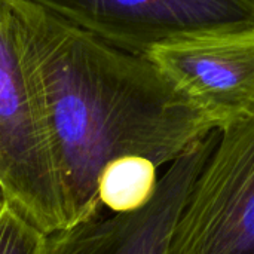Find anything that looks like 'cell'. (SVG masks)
<instances>
[{
  "instance_id": "cell-1",
  "label": "cell",
  "mask_w": 254,
  "mask_h": 254,
  "mask_svg": "<svg viewBox=\"0 0 254 254\" xmlns=\"http://www.w3.org/2000/svg\"><path fill=\"white\" fill-rule=\"evenodd\" d=\"M12 1L68 226L104 211L98 180L112 161L140 156L159 168L219 131L146 57L121 51L30 0Z\"/></svg>"
},
{
  "instance_id": "cell-2",
  "label": "cell",
  "mask_w": 254,
  "mask_h": 254,
  "mask_svg": "<svg viewBox=\"0 0 254 254\" xmlns=\"http://www.w3.org/2000/svg\"><path fill=\"white\" fill-rule=\"evenodd\" d=\"M0 186L7 204L46 235L68 226L48 121L24 63L12 0H0Z\"/></svg>"
},
{
  "instance_id": "cell-3",
  "label": "cell",
  "mask_w": 254,
  "mask_h": 254,
  "mask_svg": "<svg viewBox=\"0 0 254 254\" xmlns=\"http://www.w3.org/2000/svg\"><path fill=\"white\" fill-rule=\"evenodd\" d=\"M217 132L177 220L170 254H254V104Z\"/></svg>"
},
{
  "instance_id": "cell-4",
  "label": "cell",
  "mask_w": 254,
  "mask_h": 254,
  "mask_svg": "<svg viewBox=\"0 0 254 254\" xmlns=\"http://www.w3.org/2000/svg\"><path fill=\"white\" fill-rule=\"evenodd\" d=\"M132 55L189 37L254 28V0H30Z\"/></svg>"
},
{
  "instance_id": "cell-5",
  "label": "cell",
  "mask_w": 254,
  "mask_h": 254,
  "mask_svg": "<svg viewBox=\"0 0 254 254\" xmlns=\"http://www.w3.org/2000/svg\"><path fill=\"white\" fill-rule=\"evenodd\" d=\"M217 138L214 131L176 158L144 207L101 213L58 231L48 237V254H170L180 213Z\"/></svg>"
},
{
  "instance_id": "cell-6",
  "label": "cell",
  "mask_w": 254,
  "mask_h": 254,
  "mask_svg": "<svg viewBox=\"0 0 254 254\" xmlns=\"http://www.w3.org/2000/svg\"><path fill=\"white\" fill-rule=\"evenodd\" d=\"M217 125L246 115L254 104V28L189 37L144 55Z\"/></svg>"
},
{
  "instance_id": "cell-7",
  "label": "cell",
  "mask_w": 254,
  "mask_h": 254,
  "mask_svg": "<svg viewBox=\"0 0 254 254\" xmlns=\"http://www.w3.org/2000/svg\"><path fill=\"white\" fill-rule=\"evenodd\" d=\"M156 165L140 156L112 161L98 180V196L104 210L129 213L144 207L158 186Z\"/></svg>"
},
{
  "instance_id": "cell-8",
  "label": "cell",
  "mask_w": 254,
  "mask_h": 254,
  "mask_svg": "<svg viewBox=\"0 0 254 254\" xmlns=\"http://www.w3.org/2000/svg\"><path fill=\"white\" fill-rule=\"evenodd\" d=\"M48 237L7 202L0 207V254H48Z\"/></svg>"
},
{
  "instance_id": "cell-9",
  "label": "cell",
  "mask_w": 254,
  "mask_h": 254,
  "mask_svg": "<svg viewBox=\"0 0 254 254\" xmlns=\"http://www.w3.org/2000/svg\"><path fill=\"white\" fill-rule=\"evenodd\" d=\"M7 201H6V195H4V192H3V188L0 186V207L1 205H4Z\"/></svg>"
}]
</instances>
